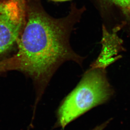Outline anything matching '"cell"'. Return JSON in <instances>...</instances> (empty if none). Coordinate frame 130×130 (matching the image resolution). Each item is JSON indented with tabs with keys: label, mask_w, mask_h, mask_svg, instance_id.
<instances>
[{
	"label": "cell",
	"mask_w": 130,
	"mask_h": 130,
	"mask_svg": "<svg viewBox=\"0 0 130 130\" xmlns=\"http://www.w3.org/2000/svg\"><path fill=\"white\" fill-rule=\"evenodd\" d=\"M103 1L116 9L123 22L125 24H130V0Z\"/></svg>",
	"instance_id": "obj_4"
},
{
	"label": "cell",
	"mask_w": 130,
	"mask_h": 130,
	"mask_svg": "<svg viewBox=\"0 0 130 130\" xmlns=\"http://www.w3.org/2000/svg\"><path fill=\"white\" fill-rule=\"evenodd\" d=\"M12 69H16L14 56L8 59L0 61V72Z\"/></svg>",
	"instance_id": "obj_5"
},
{
	"label": "cell",
	"mask_w": 130,
	"mask_h": 130,
	"mask_svg": "<svg viewBox=\"0 0 130 130\" xmlns=\"http://www.w3.org/2000/svg\"><path fill=\"white\" fill-rule=\"evenodd\" d=\"M111 120H109L105 123H104L103 124H101V125L93 129V130H103V129L108 124H109L110 121Z\"/></svg>",
	"instance_id": "obj_6"
},
{
	"label": "cell",
	"mask_w": 130,
	"mask_h": 130,
	"mask_svg": "<svg viewBox=\"0 0 130 130\" xmlns=\"http://www.w3.org/2000/svg\"><path fill=\"white\" fill-rule=\"evenodd\" d=\"M53 1H68V0H53Z\"/></svg>",
	"instance_id": "obj_7"
},
{
	"label": "cell",
	"mask_w": 130,
	"mask_h": 130,
	"mask_svg": "<svg viewBox=\"0 0 130 130\" xmlns=\"http://www.w3.org/2000/svg\"><path fill=\"white\" fill-rule=\"evenodd\" d=\"M104 69L92 65L64 99L58 111L59 124L62 128L92 108L106 102L112 95Z\"/></svg>",
	"instance_id": "obj_2"
},
{
	"label": "cell",
	"mask_w": 130,
	"mask_h": 130,
	"mask_svg": "<svg viewBox=\"0 0 130 130\" xmlns=\"http://www.w3.org/2000/svg\"><path fill=\"white\" fill-rule=\"evenodd\" d=\"M26 21L14 57L17 70L32 79L37 102L60 66L69 61L82 66L85 58L76 54L70 45L72 20L54 19L44 11L34 9Z\"/></svg>",
	"instance_id": "obj_1"
},
{
	"label": "cell",
	"mask_w": 130,
	"mask_h": 130,
	"mask_svg": "<svg viewBox=\"0 0 130 130\" xmlns=\"http://www.w3.org/2000/svg\"><path fill=\"white\" fill-rule=\"evenodd\" d=\"M25 21L24 12L19 0L0 1V54L18 42Z\"/></svg>",
	"instance_id": "obj_3"
}]
</instances>
